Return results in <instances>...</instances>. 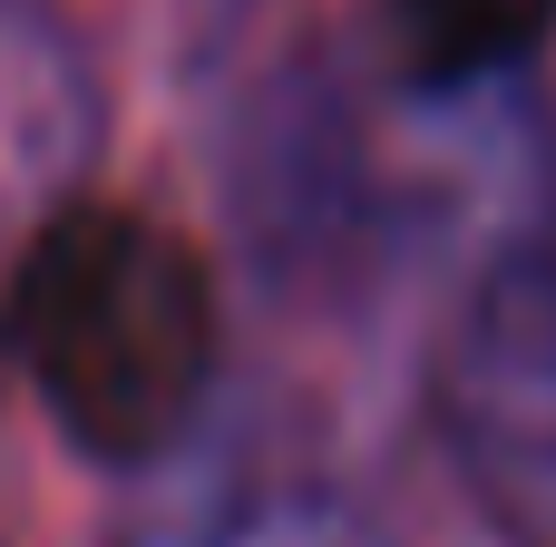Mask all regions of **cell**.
I'll list each match as a JSON object with an SVG mask.
<instances>
[{
	"mask_svg": "<svg viewBox=\"0 0 556 547\" xmlns=\"http://www.w3.org/2000/svg\"><path fill=\"white\" fill-rule=\"evenodd\" d=\"M225 343L215 254L98 176L39 206L0 254V382L108 480H156L205 440Z\"/></svg>",
	"mask_w": 556,
	"mask_h": 547,
	"instance_id": "6da1fadb",
	"label": "cell"
},
{
	"mask_svg": "<svg viewBox=\"0 0 556 547\" xmlns=\"http://www.w3.org/2000/svg\"><path fill=\"white\" fill-rule=\"evenodd\" d=\"M430 431L498 547H556V225L469 254L430 333Z\"/></svg>",
	"mask_w": 556,
	"mask_h": 547,
	"instance_id": "7a4b0ae2",
	"label": "cell"
},
{
	"mask_svg": "<svg viewBox=\"0 0 556 547\" xmlns=\"http://www.w3.org/2000/svg\"><path fill=\"white\" fill-rule=\"evenodd\" d=\"M108 78L88 29L59 0H0V225L20 235L39 206L98 176Z\"/></svg>",
	"mask_w": 556,
	"mask_h": 547,
	"instance_id": "3957f363",
	"label": "cell"
},
{
	"mask_svg": "<svg viewBox=\"0 0 556 547\" xmlns=\"http://www.w3.org/2000/svg\"><path fill=\"white\" fill-rule=\"evenodd\" d=\"M556 49V0H371V78L410 108L528 88Z\"/></svg>",
	"mask_w": 556,
	"mask_h": 547,
	"instance_id": "277c9868",
	"label": "cell"
},
{
	"mask_svg": "<svg viewBox=\"0 0 556 547\" xmlns=\"http://www.w3.org/2000/svg\"><path fill=\"white\" fill-rule=\"evenodd\" d=\"M205 547H410L391 529V509L332 470H274L244 480L235 499H215Z\"/></svg>",
	"mask_w": 556,
	"mask_h": 547,
	"instance_id": "5b68a950",
	"label": "cell"
},
{
	"mask_svg": "<svg viewBox=\"0 0 556 547\" xmlns=\"http://www.w3.org/2000/svg\"><path fill=\"white\" fill-rule=\"evenodd\" d=\"M137 10H147V29H156V49L176 69H215L274 0H137Z\"/></svg>",
	"mask_w": 556,
	"mask_h": 547,
	"instance_id": "8992f818",
	"label": "cell"
},
{
	"mask_svg": "<svg viewBox=\"0 0 556 547\" xmlns=\"http://www.w3.org/2000/svg\"><path fill=\"white\" fill-rule=\"evenodd\" d=\"M0 547H10V499H0Z\"/></svg>",
	"mask_w": 556,
	"mask_h": 547,
	"instance_id": "52a82bcc",
	"label": "cell"
}]
</instances>
